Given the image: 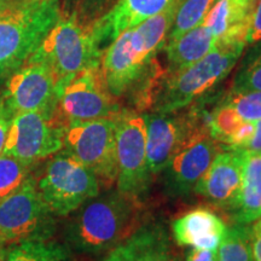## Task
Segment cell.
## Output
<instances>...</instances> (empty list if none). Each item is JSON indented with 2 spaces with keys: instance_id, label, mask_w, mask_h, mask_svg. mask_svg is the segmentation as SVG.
Returning <instances> with one entry per match:
<instances>
[{
  "instance_id": "cell-22",
  "label": "cell",
  "mask_w": 261,
  "mask_h": 261,
  "mask_svg": "<svg viewBox=\"0 0 261 261\" xmlns=\"http://www.w3.org/2000/svg\"><path fill=\"white\" fill-rule=\"evenodd\" d=\"M5 261H73L69 250L48 240H28L11 244Z\"/></svg>"
},
{
  "instance_id": "cell-19",
  "label": "cell",
  "mask_w": 261,
  "mask_h": 261,
  "mask_svg": "<svg viewBox=\"0 0 261 261\" xmlns=\"http://www.w3.org/2000/svg\"><path fill=\"white\" fill-rule=\"evenodd\" d=\"M256 0H217L204 18L218 45L246 44Z\"/></svg>"
},
{
  "instance_id": "cell-27",
  "label": "cell",
  "mask_w": 261,
  "mask_h": 261,
  "mask_svg": "<svg viewBox=\"0 0 261 261\" xmlns=\"http://www.w3.org/2000/svg\"><path fill=\"white\" fill-rule=\"evenodd\" d=\"M221 102L227 104L247 121L261 119V91L254 92H230Z\"/></svg>"
},
{
  "instance_id": "cell-28",
  "label": "cell",
  "mask_w": 261,
  "mask_h": 261,
  "mask_svg": "<svg viewBox=\"0 0 261 261\" xmlns=\"http://www.w3.org/2000/svg\"><path fill=\"white\" fill-rule=\"evenodd\" d=\"M261 41V0H256L248 28L246 44L247 46Z\"/></svg>"
},
{
  "instance_id": "cell-18",
  "label": "cell",
  "mask_w": 261,
  "mask_h": 261,
  "mask_svg": "<svg viewBox=\"0 0 261 261\" xmlns=\"http://www.w3.org/2000/svg\"><path fill=\"white\" fill-rule=\"evenodd\" d=\"M227 226L219 215L207 208H196L172 224V234L180 247L218 250Z\"/></svg>"
},
{
  "instance_id": "cell-3",
  "label": "cell",
  "mask_w": 261,
  "mask_h": 261,
  "mask_svg": "<svg viewBox=\"0 0 261 261\" xmlns=\"http://www.w3.org/2000/svg\"><path fill=\"white\" fill-rule=\"evenodd\" d=\"M61 14L60 0H10L0 9V86L37 51Z\"/></svg>"
},
{
  "instance_id": "cell-14",
  "label": "cell",
  "mask_w": 261,
  "mask_h": 261,
  "mask_svg": "<svg viewBox=\"0 0 261 261\" xmlns=\"http://www.w3.org/2000/svg\"><path fill=\"white\" fill-rule=\"evenodd\" d=\"M143 116L146 129V156L152 175L165 171L191 130L197 125H203L196 112L188 115H178L174 112Z\"/></svg>"
},
{
  "instance_id": "cell-16",
  "label": "cell",
  "mask_w": 261,
  "mask_h": 261,
  "mask_svg": "<svg viewBox=\"0 0 261 261\" xmlns=\"http://www.w3.org/2000/svg\"><path fill=\"white\" fill-rule=\"evenodd\" d=\"M169 3L171 0H116L106 14L91 23L98 47L103 51L122 32L154 17L167 8Z\"/></svg>"
},
{
  "instance_id": "cell-33",
  "label": "cell",
  "mask_w": 261,
  "mask_h": 261,
  "mask_svg": "<svg viewBox=\"0 0 261 261\" xmlns=\"http://www.w3.org/2000/svg\"><path fill=\"white\" fill-rule=\"evenodd\" d=\"M69 2L71 3V4H74L75 6H76V8L74 9V11H75V10L77 9V6H90V5H97V4L99 5L100 3L106 2V0H69ZM74 11H71V12H74ZM65 14H68V12H65Z\"/></svg>"
},
{
  "instance_id": "cell-25",
  "label": "cell",
  "mask_w": 261,
  "mask_h": 261,
  "mask_svg": "<svg viewBox=\"0 0 261 261\" xmlns=\"http://www.w3.org/2000/svg\"><path fill=\"white\" fill-rule=\"evenodd\" d=\"M218 261H253L248 236V225L227 227L226 234L218 248Z\"/></svg>"
},
{
  "instance_id": "cell-2",
  "label": "cell",
  "mask_w": 261,
  "mask_h": 261,
  "mask_svg": "<svg viewBox=\"0 0 261 261\" xmlns=\"http://www.w3.org/2000/svg\"><path fill=\"white\" fill-rule=\"evenodd\" d=\"M65 227L71 249L84 254L109 252L136 228L138 200L112 190L98 194L74 212Z\"/></svg>"
},
{
  "instance_id": "cell-13",
  "label": "cell",
  "mask_w": 261,
  "mask_h": 261,
  "mask_svg": "<svg viewBox=\"0 0 261 261\" xmlns=\"http://www.w3.org/2000/svg\"><path fill=\"white\" fill-rule=\"evenodd\" d=\"M152 63L154 60L133 41L129 29L122 32L108 45L100 61L108 91L114 98L123 96L148 76Z\"/></svg>"
},
{
  "instance_id": "cell-23",
  "label": "cell",
  "mask_w": 261,
  "mask_h": 261,
  "mask_svg": "<svg viewBox=\"0 0 261 261\" xmlns=\"http://www.w3.org/2000/svg\"><path fill=\"white\" fill-rule=\"evenodd\" d=\"M261 91V41L250 45L234 74L230 92Z\"/></svg>"
},
{
  "instance_id": "cell-34",
  "label": "cell",
  "mask_w": 261,
  "mask_h": 261,
  "mask_svg": "<svg viewBox=\"0 0 261 261\" xmlns=\"http://www.w3.org/2000/svg\"><path fill=\"white\" fill-rule=\"evenodd\" d=\"M6 253H8V248H6V246L0 247V261H5Z\"/></svg>"
},
{
  "instance_id": "cell-36",
  "label": "cell",
  "mask_w": 261,
  "mask_h": 261,
  "mask_svg": "<svg viewBox=\"0 0 261 261\" xmlns=\"http://www.w3.org/2000/svg\"><path fill=\"white\" fill-rule=\"evenodd\" d=\"M10 2V0H0V9L3 8V6H5L8 3Z\"/></svg>"
},
{
  "instance_id": "cell-5",
  "label": "cell",
  "mask_w": 261,
  "mask_h": 261,
  "mask_svg": "<svg viewBox=\"0 0 261 261\" xmlns=\"http://www.w3.org/2000/svg\"><path fill=\"white\" fill-rule=\"evenodd\" d=\"M37 181L42 200L58 217L74 213L100 191L97 175L65 151L54 155Z\"/></svg>"
},
{
  "instance_id": "cell-29",
  "label": "cell",
  "mask_w": 261,
  "mask_h": 261,
  "mask_svg": "<svg viewBox=\"0 0 261 261\" xmlns=\"http://www.w3.org/2000/svg\"><path fill=\"white\" fill-rule=\"evenodd\" d=\"M249 246L253 261H261V230L256 226H248Z\"/></svg>"
},
{
  "instance_id": "cell-8",
  "label": "cell",
  "mask_w": 261,
  "mask_h": 261,
  "mask_svg": "<svg viewBox=\"0 0 261 261\" xmlns=\"http://www.w3.org/2000/svg\"><path fill=\"white\" fill-rule=\"evenodd\" d=\"M64 151L91 169L99 180L113 184L117 178L114 117L71 122L65 126Z\"/></svg>"
},
{
  "instance_id": "cell-35",
  "label": "cell",
  "mask_w": 261,
  "mask_h": 261,
  "mask_svg": "<svg viewBox=\"0 0 261 261\" xmlns=\"http://www.w3.org/2000/svg\"><path fill=\"white\" fill-rule=\"evenodd\" d=\"M254 226H256L257 228H260V230H261V218H260V219H257L255 223H254Z\"/></svg>"
},
{
  "instance_id": "cell-4",
  "label": "cell",
  "mask_w": 261,
  "mask_h": 261,
  "mask_svg": "<svg viewBox=\"0 0 261 261\" xmlns=\"http://www.w3.org/2000/svg\"><path fill=\"white\" fill-rule=\"evenodd\" d=\"M91 23L87 24L74 12H62L31 60L41 61L50 68L56 81L57 97L63 87L77 74L102 61Z\"/></svg>"
},
{
  "instance_id": "cell-24",
  "label": "cell",
  "mask_w": 261,
  "mask_h": 261,
  "mask_svg": "<svg viewBox=\"0 0 261 261\" xmlns=\"http://www.w3.org/2000/svg\"><path fill=\"white\" fill-rule=\"evenodd\" d=\"M217 0H178L177 11L167 40L174 39L204 21Z\"/></svg>"
},
{
  "instance_id": "cell-12",
  "label": "cell",
  "mask_w": 261,
  "mask_h": 261,
  "mask_svg": "<svg viewBox=\"0 0 261 261\" xmlns=\"http://www.w3.org/2000/svg\"><path fill=\"white\" fill-rule=\"evenodd\" d=\"M218 151V142L212 138L208 127L196 126L165 169L168 191L181 196L194 190Z\"/></svg>"
},
{
  "instance_id": "cell-26",
  "label": "cell",
  "mask_w": 261,
  "mask_h": 261,
  "mask_svg": "<svg viewBox=\"0 0 261 261\" xmlns=\"http://www.w3.org/2000/svg\"><path fill=\"white\" fill-rule=\"evenodd\" d=\"M33 165L9 155H0V203L14 194L31 175Z\"/></svg>"
},
{
  "instance_id": "cell-10",
  "label": "cell",
  "mask_w": 261,
  "mask_h": 261,
  "mask_svg": "<svg viewBox=\"0 0 261 261\" xmlns=\"http://www.w3.org/2000/svg\"><path fill=\"white\" fill-rule=\"evenodd\" d=\"M64 128L56 114H17L12 117L2 154L34 165L61 151Z\"/></svg>"
},
{
  "instance_id": "cell-15",
  "label": "cell",
  "mask_w": 261,
  "mask_h": 261,
  "mask_svg": "<svg viewBox=\"0 0 261 261\" xmlns=\"http://www.w3.org/2000/svg\"><path fill=\"white\" fill-rule=\"evenodd\" d=\"M242 162V150L224 148L221 151H218L194 191L213 204L227 211L240 190Z\"/></svg>"
},
{
  "instance_id": "cell-1",
  "label": "cell",
  "mask_w": 261,
  "mask_h": 261,
  "mask_svg": "<svg viewBox=\"0 0 261 261\" xmlns=\"http://www.w3.org/2000/svg\"><path fill=\"white\" fill-rule=\"evenodd\" d=\"M246 47L244 44L218 45L182 69L150 71L137 104L152 113H174L191 106L232 71Z\"/></svg>"
},
{
  "instance_id": "cell-21",
  "label": "cell",
  "mask_w": 261,
  "mask_h": 261,
  "mask_svg": "<svg viewBox=\"0 0 261 261\" xmlns=\"http://www.w3.org/2000/svg\"><path fill=\"white\" fill-rule=\"evenodd\" d=\"M218 46V41L211 29L202 22L179 37L167 40L165 45L167 57V71L182 69L208 55Z\"/></svg>"
},
{
  "instance_id": "cell-17",
  "label": "cell",
  "mask_w": 261,
  "mask_h": 261,
  "mask_svg": "<svg viewBox=\"0 0 261 261\" xmlns=\"http://www.w3.org/2000/svg\"><path fill=\"white\" fill-rule=\"evenodd\" d=\"M100 261H182L173 249L168 233L160 224L136 228Z\"/></svg>"
},
{
  "instance_id": "cell-6",
  "label": "cell",
  "mask_w": 261,
  "mask_h": 261,
  "mask_svg": "<svg viewBox=\"0 0 261 261\" xmlns=\"http://www.w3.org/2000/svg\"><path fill=\"white\" fill-rule=\"evenodd\" d=\"M33 175L0 203V241L14 244L28 240H48L55 231V218Z\"/></svg>"
},
{
  "instance_id": "cell-37",
  "label": "cell",
  "mask_w": 261,
  "mask_h": 261,
  "mask_svg": "<svg viewBox=\"0 0 261 261\" xmlns=\"http://www.w3.org/2000/svg\"><path fill=\"white\" fill-rule=\"evenodd\" d=\"M4 246H6V244H4L2 242V241H0V247H4Z\"/></svg>"
},
{
  "instance_id": "cell-11",
  "label": "cell",
  "mask_w": 261,
  "mask_h": 261,
  "mask_svg": "<svg viewBox=\"0 0 261 261\" xmlns=\"http://www.w3.org/2000/svg\"><path fill=\"white\" fill-rule=\"evenodd\" d=\"M0 106L12 117L27 112L56 114V81L48 65L29 58L4 84Z\"/></svg>"
},
{
  "instance_id": "cell-32",
  "label": "cell",
  "mask_w": 261,
  "mask_h": 261,
  "mask_svg": "<svg viewBox=\"0 0 261 261\" xmlns=\"http://www.w3.org/2000/svg\"><path fill=\"white\" fill-rule=\"evenodd\" d=\"M254 123H255L254 135L242 149V151H252L261 154V119L255 120Z\"/></svg>"
},
{
  "instance_id": "cell-30",
  "label": "cell",
  "mask_w": 261,
  "mask_h": 261,
  "mask_svg": "<svg viewBox=\"0 0 261 261\" xmlns=\"http://www.w3.org/2000/svg\"><path fill=\"white\" fill-rule=\"evenodd\" d=\"M185 261H218V250L191 248Z\"/></svg>"
},
{
  "instance_id": "cell-9",
  "label": "cell",
  "mask_w": 261,
  "mask_h": 261,
  "mask_svg": "<svg viewBox=\"0 0 261 261\" xmlns=\"http://www.w3.org/2000/svg\"><path fill=\"white\" fill-rule=\"evenodd\" d=\"M120 110L104 83L100 62L74 76L57 97L56 115L64 126L114 117Z\"/></svg>"
},
{
  "instance_id": "cell-7",
  "label": "cell",
  "mask_w": 261,
  "mask_h": 261,
  "mask_svg": "<svg viewBox=\"0 0 261 261\" xmlns=\"http://www.w3.org/2000/svg\"><path fill=\"white\" fill-rule=\"evenodd\" d=\"M117 163V190L139 200L148 191L152 173L146 156L144 116L121 109L114 116Z\"/></svg>"
},
{
  "instance_id": "cell-31",
  "label": "cell",
  "mask_w": 261,
  "mask_h": 261,
  "mask_svg": "<svg viewBox=\"0 0 261 261\" xmlns=\"http://www.w3.org/2000/svg\"><path fill=\"white\" fill-rule=\"evenodd\" d=\"M12 116L6 112V110L0 106V155H2L3 149H4L6 137H8V132L11 125Z\"/></svg>"
},
{
  "instance_id": "cell-20",
  "label": "cell",
  "mask_w": 261,
  "mask_h": 261,
  "mask_svg": "<svg viewBox=\"0 0 261 261\" xmlns=\"http://www.w3.org/2000/svg\"><path fill=\"white\" fill-rule=\"evenodd\" d=\"M242 177L238 194L227 212L236 225H250L261 218V154L242 151Z\"/></svg>"
}]
</instances>
